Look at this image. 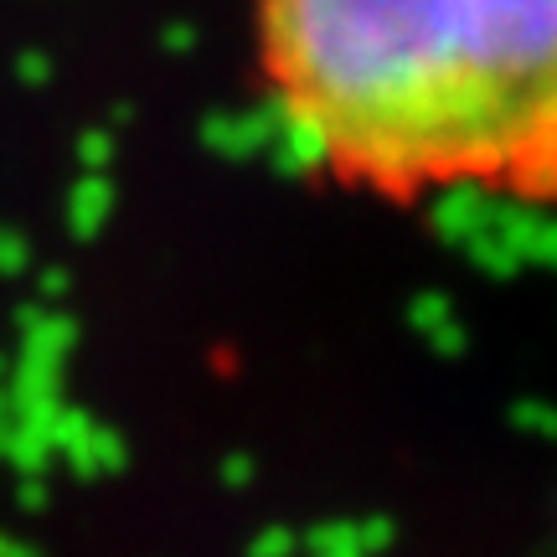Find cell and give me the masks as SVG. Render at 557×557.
<instances>
[{"label":"cell","mask_w":557,"mask_h":557,"mask_svg":"<svg viewBox=\"0 0 557 557\" xmlns=\"http://www.w3.org/2000/svg\"><path fill=\"white\" fill-rule=\"evenodd\" d=\"M367 542H372V527L357 532V527H331L310 542V557H367Z\"/></svg>","instance_id":"7a4b0ae2"},{"label":"cell","mask_w":557,"mask_h":557,"mask_svg":"<svg viewBox=\"0 0 557 557\" xmlns=\"http://www.w3.org/2000/svg\"><path fill=\"white\" fill-rule=\"evenodd\" d=\"M299 165L387 197H557V0H263Z\"/></svg>","instance_id":"6da1fadb"}]
</instances>
